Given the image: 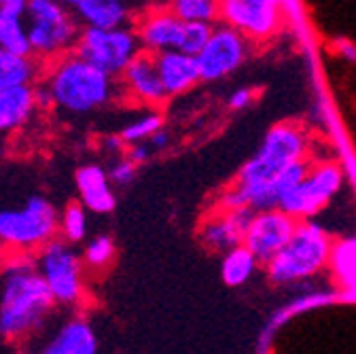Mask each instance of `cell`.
<instances>
[{
    "label": "cell",
    "mask_w": 356,
    "mask_h": 354,
    "mask_svg": "<svg viewBox=\"0 0 356 354\" xmlns=\"http://www.w3.org/2000/svg\"><path fill=\"white\" fill-rule=\"evenodd\" d=\"M56 297L38 272L36 259L17 250L3 263L0 291V337L22 344L42 329L56 307Z\"/></svg>",
    "instance_id": "6da1fadb"
},
{
    "label": "cell",
    "mask_w": 356,
    "mask_h": 354,
    "mask_svg": "<svg viewBox=\"0 0 356 354\" xmlns=\"http://www.w3.org/2000/svg\"><path fill=\"white\" fill-rule=\"evenodd\" d=\"M44 83L56 98V106L72 115L100 111L117 98L115 77L74 51L56 58Z\"/></svg>",
    "instance_id": "7a4b0ae2"
},
{
    "label": "cell",
    "mask_w": 356,
    "mask_h": 354,
    "mask_svg": "<svg viewBox=\"0 0 356 354\" xmlns=\"http://www.w3.org/2000/svg\"><path fill=\"white\" fill-rule=\"evenodd\" d=\"M333 257L329 234L307 218L297 220V227L284 248L265 265L272 284L286 287L321 274Z\"/></svg>",
    "instance_id": "3957f363"
},
{
    "label": "cell",
    "mask_w": 356,
    "mask_h": 354,
    "mask_svg": "<svg viewBox=\"0 0 356 354\" xmlns=\"http://www.w3.org/2000/svg\"><path fill=\"white\" fill-rule=\"evenodd\" d=\"M26 24L32 54L38 60H56L79 40V19L62 0H28Z\"/></svg>",
    "instance_id": "277c9868"
},
{
    "label": "cell",
    "mask_w": 356,
    "mask_h": 354,
    "mask_svg": "<svg viewBox=\"0 0 356 354\" xmlns=\"http://www.w3.org/2000/svg\"><path fill=\"white\" fill-rule=\"evenodd\" d=\"M307 138L305 131L293 123H278L265 134L259 151L242 166L236 176V185L252 187L276 179L293 161L305 159Z\"/></svg>",
    "instance_id": "5b68a950"
},
{
    "label": "cell",
    "mask_w": 356,
    "mask_h": 354,
    "mask_svg": "<svg viewBox=\"0 0 356 354\" xmlns=\"http://www.w3.org/2000/svg\"><path fill=\"white\" fill-rule=\"evenodd\" d=\"M60 234L56 206L40 195L26 200L22 208L0 210V246L11 250H38Z\"/></svg>",
    "instance_id": "8992f818"
},
{
    "label": "cell",
    "mask_w": 356,
    "mask_h": 354,
    "mask_svg": "<svg viewBox=\"0 0 356 354\" xmlns=\"http://www.w3.org/2000/svg\"><path fill=\"white\" fill-rule=\"evenodd\" d=\"M143 51L136 30L127 26L92 28L85 26L74 45V54L96 64L113 77H121L123 68Z\"/></svg>",
    "instance_id": "52a82bcc"
},
{
    "label": "cell",
    "mask_w": 356,
    "mask_h": 354,
    "mask_svg": "<svg viewBox=\"0 0 356 354\" xmlns=\"http://www.w3.org/2000/svg\"><path fill=\"white\" fill-rule=\"evenodd\" d=\"M38 272L49 284L58 303L76 305L85 297V278H83V259L64 238L49 240L38 248L36 255Z\"/></svg>",
    "instance_id": "ba28073f"
},
{
    "label": "cell",
    "mask_w": 356,
    "mask_h": 354,
    "mask_svg": "<svg viewBox=\"0 0 356 354\" xmlns=\"http://www.w3.org/2000/svg\"><path fill=\"white\" fill-rule=\"evenodd\" d=\"M341 185L343 172L337 163L325 161L318 166H309L303 179L280 198L278 208L297 220L309 218L318 214L339 193Z\"/></svg>",
    "instance_id": "9c48e42d"
},
{
    "label": "cell",
    "mask_w": 356,
    "mask_h": 354,
    "mask_svg": "<svg viewBox=\"0 0 356 354\" xmlns=\"http://www.w3.org/2000/svg\"><path fill=\"white\" fill-rule=\"evenodd\" d=\"M250 51V40L227 24H214L204 49L195 56L202 81H220L236 72Z\"/></svg>",
    "instance_id": "30bf717a"
},
{
    "label": "cell",
    "mask_w": 356,
    "mask_h": 354,
    "mask_svg": "<svg viewBox=\"0 0 356 354\" xmlns=\"http://www.w3.org/2000/svg\"><path fill=\"white\" fill-rule=\"evenodd\" d=\"M220 22L248 40H267L282 24V5L280 0H220Z\"/></svg>",
    "instance_id": "8fae6325"
},
{
    "label": "cell",
    "mask_w": 356,
    "mask_h": 354,
    "mask_svg": "<svg viewBox=\"0 0 356 354\" xmlns=\"http://www.w3.org/2000/svg\"><path fill=\"white\" fill-rule=\"evenodd\" d=\"M295 227L297 218L280 208L259 210L244 234V246L259 259V263L267 265L291 240Z\"/></svg>",
    "instance_id": "7c38bea8"
},
{
    "label": "cell",
    "mask_w": 356,
    "mask_h": 354,
    "mask_svg": "<svg viewBox=\"0 0 356 354\" xmlns=\"http://www.w3.org/2000/svg\"><path fill=\"white\" fill-rule=\"evenodd\" d=\"M121 83H123V92L131 100H136L151 108L161 106L170 98L157 70L155 54L145 51V49L123 68Z\"/></svg>",
    "instance_id": "4fadbf2b"
},
{
    "label": "cell",
    "mask_w": 356,
    "mask_h": 354,
    "mask_svg": "<svg viewBox=\"0 0 356 354\" xmlns=\"http://www.w3.org/2000/svg\"><path fill=\"white\" fill-rule=\"evenodd\" d=\"M185 22L178 17L168 5L159 9L147 11L136 22V34L140 40V47L151 54H161L170 49H178Z\"/></svg>",
    "instance_id": "5bb4252c"
},
{
    "label": "cell",
    "mask_w": 356,
    "mask_h": 354,
    "mask_svg": "<svg viewBox=\"0 0 356 354\" xmlns=\"http://www.w3.org/2000/svg\"><path fill=\"white\" fill-rule=\"evenodd\" d=\"M155 60L168 96L187 94L202 81L197 58L191 54H185L181 49H170V51L155 54Z\"/></svg>",
    "instance_id": "9a60e30c"
},
{
    "label": "cell",
    "mask_w": 356,
    "mask_h": 354,
    "mask_svg": "<svg viewBox=\"0 0 356 354\" xmlns=\"http://www.w3.org/2000/svg\"><path fill=\"white\" fill-rule=\"evenodd\" d=\"M76 189L81 195V204L89 212L106 214L113 212L117 206L108 170H104L98 163H87L76 170Z\"/></svg>",
    "instance_id": "2e32d148"
},
{
    "label": "cell",
    "mask_w": 356,
    "mask_h": 354,
    "mask_svg": "<svg viewBox=\"0 0 356 354\" xmlns=\"http://www.w3.org/2000/svg\"><path fill=\"white\" fill-rule=\"evenodd\" d=\"M44 354H94L98 352V337L89 321L74 316L58 327V331L42 346Z\"/></svg>",
    "instance_id": "e0dca14e"
},
{
    "label": "cell",
    "mask_w": 356,
    "mask_h": 354,
    "mask_svg": "<svg viewBox=\"0 0 356 354\" xmlns=\"http://www.w3.org/2000/svg\"><path fill=\"white\" fill-rule=\"evenodd\" d=\"M72 15L92 28H115L125 26L129 17L127 0H62Z\"/></svg>",
    "instance_id": "ac0fdd59"
},
{
    "label": "cell",
    "mask_w": 356,
    "mask_h": 354,
    "mask_svg": "<svg viewBox=\"0 0 356 354\" xmlns=\"http://www.w3.org/2000/svg\"><path fill=\"white\" fill-rule=\"evenodd\" d=\"M200 240L208 250L225 255L227 250L244 244V230L234 218L232 210H220L204 220L200 230Z\"/></svg>",
    "instance_id": "d6986e66"
},
{
    "label": "cell",
    "mask_w": 356,
    "mask_h": 354,
    "mask_svg": "<svg viewBox=\"0 0 356 354\" xmlns=\"http://www.w3.org/2000/svg\"><path fill=\"white\" fill-rule=\"evenodd\" d=\"M34 90L32 85L11 87V90L0 92V134L15 131L30 121L34 115Z\"/></svg>",
    "instance_id": "ffe728a7"
},
{
    "label": "cell",
    "mask_w": 356,
    "mask_h": 354,
    "mask_svg": "<svg viewBox=\"0 0 356 354\" xmlns=\"http://www.w3.org/2000/svg\"><path fill=\"white\" fill-rule=\"evenodd\" d=\"M40 77V62L32 54L22 56L7 49H0V92L11 87L34 85Z\"/></svg>",
    "instance_id": "44dd1931"
},
{
    "label": "cell",
    "mask_w": 356,
    "mask_h": 354,
    "mask_svg": "<svg viewBox=\"0 0 356 354\" xmlns=\"http://www.w3.org/2000/svg\"><path fill=\"white\" fill-rule=\"evenodd\" d=\"M257 268H259V259L244 244H240L222 255L220 276L227 287H242L252 278Z\"/></svg>",
    "instance_id": "7402d4cb"
},
{
    "label": "cell",
    "mask_w": 356,
    "mask_h": 354,
    "mask_svg": "<svg viewBox=\"0 0 356 354\" xmlns=\"http://www.w3.org/2000/svg\"><path fill=\"white\" fill-rule=\"evenodd\" d=\"M0 49L28 56L32 54L26 15L0 11Z\"/></svg>",
    "instance_id": "603a6c76"
},
{
    "label": "cell",
    "mask_w": 356,
    "mask_h": 354,
    "mask_svg": "<svg viewBox=\"0 0 356 354\" xmlns=\"http://www.w3.org/2000/svg\"><path fill=\"white\" fill-rule=\"evenodd\" d=\"M168 7L183 22L216 24L220 19V0H172Z\"/></svg>",
    "instance_id": "cb8c5ba5"
},
{
    "label": "cell",
    "mask_w": 356,
    "mask_h": 354,
    "mask_svg": "<svg viewBox=\"0 0 356 354\" xmlns=\"http://www.w3.org/2000/svg\"><path fill=\"white\" fill-rule=\"evenodd\" d=\"M85 234H87V208L83 204H68L60 214V236L70 244H79L85 240Z\"/></svg>",
    "instance_id": "d4e9b609"
},
{
    "label": "cell",
    "mask_w": 356,
    "mask_h": 354,
    "mask_svg": "<svg viewBox=\"0 0 356 354\" xmlns=\"http://www.w3.org/2000/svg\"><path fill=\"white\" fill-rule=\"evenodd\" d=\"M163 125V119L159 113L155 111H149L140 117H136L131 123H127L123 129H121V136L127 145L131 143H140V140H149L157 129H161Z\"/></svg>",
    "instance_id": "484cf974"
},
{
    "label": "cell",
    "mask_w": 356,
    "mask_h": 354,
    "mask_svg": "<svg viewBox=\"0 0 356 354\" xmlns=\"http://www.w3.org/2000/svg\"><path fill=\"white\" fill-rule=\"evenodd\" d=\"M115 259V244L108 236H96L83 250V263L92 270H104Z\"/></svg>",
    "instance_id": "4316f807"
},
{
    "label": "cell",
    "mask_w": 356,
    "mask_h": 354,
    "mask_svg": "<svg viewBox=\"0 0 356 354\" xmlns=\"http://www.w3.org/2000/svg\"><path fill=\"white\" fill-rule=\"evenodd\" d=\"M212 28H214V24L185 22L181 40H178V49L185 51V54H191V56H197L204 49L206 42H208V38L212 34Z\"/></svg>",
    "instance_id": "83f0119b"
},
{
    "label": "cell",
    "mask_w": 356,
    "mask_h": 354,
    "mask_svg": "<svg viewBox=\"0 0 356 354\" xmlns=\"http://www.w3.org/2000/svg\"><path fill=\"white\" fill-rule=\"evenodd\" d=\"M136 172H138V166L129 157H119L108 168V179L117 187H127L129 183H134V179H136Z\"/></svg>",
    "instance_id": "f1b7e54d"
},
{
    "label": "cell",
    "mask_w": 356,
    "mask_h": 354,
    "mask_svg": "<svg viewBox=\"0 0 356 354\" xmlns=\"http://www.w3.org/2000/svg\"><path fill=\"white\" fill-rule=\"evenodd\" d=\"M155 151L151 149V145H149V140H140V143H131V145H127V149H125V157H129L134 163L136 166H140V163H147L149 159H151V155H153Z\"/></svg>",
    "instance_id": "f546056e"
},
{
    "label": "cell",
    "mask_w": 356,
    "mask_h": 354,
    "mask_svg": "<svg viewBox=\"0 0 356 354\" xmlns=\"http://www.w3.org/2000/svg\"><path fill=\"white\" fill-rule=\"evenodd\" d=\"M34 104H36V108H40V111H49V108L56 106V98H54L51 90L47 87V83L34 87Z\"/></svg>",
    "instance_id": "4dcf8cb0"
},
{
    "label": "cell",
    "mask_w": 356,
    "mask_h": 354,
    "mask_svg": "<svg viewBox=\"0 0 356 354\" xmlns=\"http://www.w3.org/2000/svg\"><path fill=\"white\" fill-rule=\"evenodd\" d=\"M252 100H254V92L248 90V87H242V90H238V92L232 94L229 106H232L234 111H244V108H248V106L252 104Z\"/></svg>",
    "instance_id": "1f68e13d"
},
{
    "label": "cell",
    "mask_w": 356,
    "mask_h": 354,
    "mask_svg": "<svg viewBox=\"0 0 356 354\" xmlns=\"http://www.w3.org/2000/svg\"><path fill=\"white\" fill-rule=\"evenodd\" d=\"M102 149H104L108 155H121V153H125L127 143L123 140L121 134H119V136H106V138H102Z\"/></svg>",
    "instance_id": "d6a6232c"
},
{
    "label": "cell",
    "mask_w": 356,
    "mask_h": 354,
    "mask_svg": "<svg viewBox=\"0 0 356 354\" xmlns=\"http://www.w3.org/2000/svg\"><path fill=\"white\" fill-rule=\"evenodd\" d=\"M170 143H172V138H170V134L168 131L161 127V129H157L155 134L149 138V145H151V149L155 151V153H161V151H165L168 147H170Z\"/></svg>",
    "instance_id": "836d02e7"
},
{
    "label": "cell",
    "mask_w": 356,
    "mask_h": 354,
    "mask_svg": "<svg viewBox=\"0 0 356 354\" xmlns=\"http://www.w3.org/2000/svg\"><path fill=\"white\" fill-rule=\"evenodd\" d=\"M26 7H28V0H0V11L26 15Z\"/></svg>",
    "instance_id": "e575fe53"
},
{
    "label": "cell",
    "mask_w": 356,
    "mask_h": 354,
    "mask_svg": "<svg viewBox=\"0 0 356 354\" xmlns=\"http://www.w3.org/2000/svg\"><path fill=\"white\" fill-rule=\"evenodd\" d=\"M3 263H5V261H3V252H0V270H3Z\"/></svg>",
    "instance_id": "d590c367"
},
{
    "label": "cell",
    "mask_w": 356,
    "mask_h": 354,
    "mask_svg": "<svg viewBox=\"0 0 356 354\" xmlns=\"http://www.w3.org/2000/svg\"><path fill=\"white\" fill-rule=\"evenodd\" d=\"M159 3H161V5H170V3H172V0H159Z\"/></svg>",
    "instance_id": "8d00e7d4"
},
{
    "label": "cell",
    "mask_w": 356,
    "mask_h": 354,
    "mask_svg": "<svg viewBox=\"0 0 356 354\" xmlns=\"http://www.w3.org/2000/svg\"><path fill=\"white\" fill-rule=\"evenodd\" d=\"M134 3H149V0H134Z\"/></svg>",
    "instance_id": "74e56055"
}]
</instances>
